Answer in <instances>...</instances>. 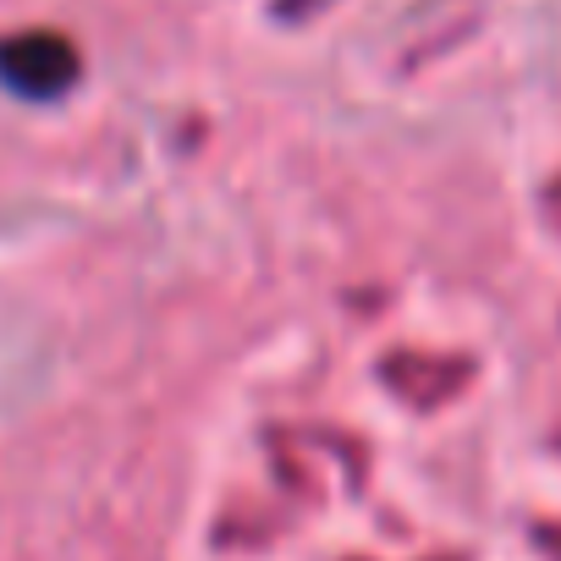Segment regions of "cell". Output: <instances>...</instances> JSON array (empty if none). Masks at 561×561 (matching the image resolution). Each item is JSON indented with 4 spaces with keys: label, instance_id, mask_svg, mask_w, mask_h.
Returning a JSON list of instances; mask_svg holds the SVG:
<instances>
[{
    "label": "cell",
    "instance_id": "obj_1",
    "mask_svg": "<svg viewBox=\"0 0 561 561\" xmlns=\"http://www.w3.org/2000/svg\"><path fill=\"white\" fill-rule=\"evenodd\" d=\"M72 78H78V50L61 34H23L0 45V83L28 100H50Z\"/></svg>",
    "mask_w": 561,
    "mask_h": 561
}]
</instances>
